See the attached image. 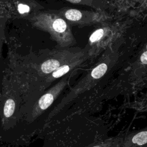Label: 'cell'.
Instances as JSON below:
<instances>
[{
	"instance_id": "cell-8",
	"label": "cell",
	"mask_w": 147,
	"mask_h": 147,
	"mask_svg": "<svg viewBox=\"0 0 147 147\" xmlns=\"http://www.w3.org/2000/svg\"><path fill=\"white\" fill-rule=\"evenodd\" d=\"M71 3L84 5L92 7L99 8L102 6V1L100 0H65Z\"/></svg>"
},
{
	"instance_id": "cell-5",
	"label": "cell",
	"mask_w": 147,
	"mask_h": 147,
	"mask_svg": "<svg viewBox=\"0 0 147 147\" xmlns=\"http://www.w3.org/2000/svg\"><path fill=\"white\" fill-rule=\"evenodd\" d=\"M70 25H88L98 22L100 16L97 13L73 8L64 7L55 10Z\"/></svg>"
},
{
	"instance_id": "cell-2",
	"label": "cell",
	"mask_w": 147,
	"mask_h": 147,
	"mask_svg": "<svg viewBox=\"0 0 147 147\" xmlns=\"http://www.w3.org/2000/svg\"><path fill=\"white\" fill-rule=\"evenodd\" d=\"M29 20L36 28L48 32L60 47L64 48L75 44L71 25L55 10L37 13Z\"/></svg>"
},
{
	"instance_id": "cell-10",
	"label": "cell",
	"mask_w": 147,
	"mask_h": 147,
	"mask_svg": "<svg viewBox=\"0 0 147 147\" xmlns=\"http://www.w3.org/2000/svg\"><path fill=\"white\" fill-rule=\"evenodd\" d=\"M141 62L144 64H147V51L144 52L140 57Z\"/></svg>"
},
{
	"instance_id": "cell-6",
	"label": "cell",
	"mask_w": 147,
	"mask_h": 147,
	"mask_svg": "<svg viewBox=\"0 0 147 147\" xmlns=\"http://www.w3.org/2000/svg\"><path fill=\"white\" fill-rule=\"evenodd\" d=\"M131 142L132 144L137 145H143L146 144L147 143V130L134 134L131 137Z\"/></svg>"
},
{
	"instance_id": "cell-1",
	"label": "cell",
	"mask_w": 147,
	"mask_h": 147,
	"mask_svg": "<svg viewBox=\"0 0 147 147\" xmlns=\"http://www.w3.org/2000/svg\"><path fill=\"white\" fill-rule=\"evenodd\" d=\"M71 76V74L64 76L34 102L21 111L11 144L26 142L44 128L49 114L57 102V99L68 86Z\"/></svg>"
},
{
	"instance_id": "cell-3",
	"label": "cell",
	"mask_w": 147,
	"mask_h": 147,
	"mask_svg": "<svg viewBox=\"0 0 147 147\" xmlns=\"http://www.w3.org/2000/svg\"><path fill=\"white\" fill-rule=\"evenodd\" d=\"M22 102L18 87L5 89L0 97V138L6 142H11L19 121Z\"/></svg>"
},
{
	"instance_id": "cell-11",
	"label": "cell",
	"mask_w": 147,
	"mask_h": 147,
	"mask_svg": "<svg viewBox=\"0 0 147 147\" xmlns=\"http://www.w3.org/2000/svg\"><path fill=\"white\" fill-rule=\"evenodd\" d=\"M1 41H0V53H1Z\"/></svg>"
},
{
	"instance_id": "cell-4",
	"label": "cell",
	"mask_w": 147,
	"mask_h": 147,
	"mask_svg": "<svg viewBox=\"0 0 147 147\" xmlns=\"http://www.w3.org/2000/svg\"><path fill=\"white\" fill-rule=\"evenodd\" d=\"M84 54L83 52H74L71 49L64 50L43 61L37 67V69L39 71L40 74L47 76L61 66Z\"/></svg>"
},
{
	"instance_id": "cell-12",
	"label": "cell",
	"mask_w": 147,
	"mask_h": 147,
	"mask_svg": "<svg viewBox=\"0 0 147 147\" xmlns=\"http://www.w3.org/2000/svg\"><path fill=\"white\" fill-rule=\"evenodd\" d=\"M146 51H147V45H146Z\"/></svg>"
},
{
	"instance_id": "cell-7",
	"label": "cell",
	"mask_w": 147,
	"mask_h": 147,
	"mask_svg": "<svg viewBox=\"0 0 147 147\" xmlns=\"http://www.w3.org/2000/svg\"><path fill=\"white\" fill-rule=\"evenodd\" d=\"M107 69V64L103 63H100L91 71L90 74L96 80L102 77L106 74Z\"/></svg>"
},
{
	"instance_id": "cell-9",
	"label": "cell",
	"mask_w": 147,
	"mask_h": 147,
	"mask_svg": "<svg viewBox=\"0 0 147 147\" xmlns=\"http://www.w3.org/2000/svg\"><path fill=\"white\" fill-rule=\"evenodd\" d=\"M104 29L99 28L95 30L89 37V45H93L98 42L104 35Z\"/></svg>"
}]
</instances>
